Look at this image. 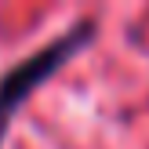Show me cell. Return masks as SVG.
<instances>
[{
    "label": "cell",
    "mask_w": 149,
    "mask_h": 149,
    "mask_svg": "<svg viewBox=\"0 0 149 149\" xmlns=\"http://www.w3.org/2000/svg\"><path fill=\"white\" fill-rule=\"evenodd\" d=\"M95 36H98V22L84 18L73 29H65L62 36H55L51 44H44L33 55H26L22 62H15L7 73H0V149H4L7 127H11V120L18 116V109L26 106L62 65H69L87 44H95Z\"/></svg>",
    "instance_id": "obj_1"
}]
</instances>
